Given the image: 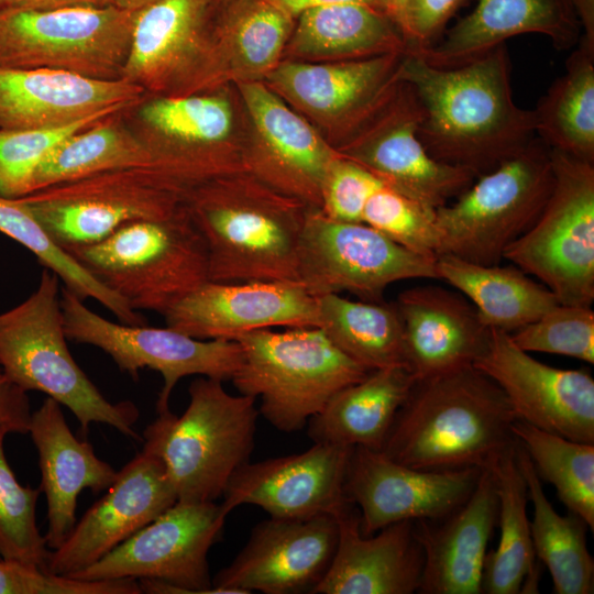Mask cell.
<instances>
[{
  "instance_id": "cell-22",
  "label": "cell",
  "mask_w": 594,
  "mask_h": 594,
  "mask_svg": "<svg viewBox=\"0 0 594 594\" xmlns=\"http://www.w3.org/2000/svg\"><path fill=\"white\" fill-rule=\"evenodd\" d=\"M166 326L196 339L237 340L274 327L319 326L317 298L300 283L208 280L164 315Z\"/></svg>"
},
{
  "instance_id": "cell-42",
  "label": "cell",
  "mask_w": 594,
  "mask_h": 594,
  "mask_svg": "<svg viewBox=\"0 0 594 594\" xmlns=\"http://www.w3.org/2000/svg\"><path fill=\"white\" fill-rule=\"evenodd\" d=\"M139 117L147 132L184 147H221L232 128L231 107L216 95L155 96Z\"/></svg>"
},
{
  "instance_id": "cell-33",
  "label": "cell",
  "mask_w": 594,
  "mask_h": 594,
  "mask_svg": "<svg viewBox=\"0 0 594 594\" xmlns=\"http://www.w3.org/2000/svg\"><path fill=\"white\" fill-rule=\"evenodd\" d=\"M436 272L470 300L490 329L513 333L559 304L543 284L515 265H484L443 254L436 258Z\"/></svg>"
},
{
  "instance_id": "cell-28",
  "label": "cell",
  "mask_w": 594,
  "mask_h": 594,
  "mask_svg": "<svg viewBox=\"0 0 594 594\" xmlns=\"http://www.w3.org/2000/svg\"><path fill=\"white\" fill-rule=\"evenodd\" d=\"M406 362L417 380L472 366L488 348L491 329L462 294L418 286L398 295Z\"/></svg>"
},
{
  "instance_id": "cell-15",
  "label": "cell",
  "mask_w": 594,
  "mask_h": 594,
  "mask_svg": "<svg viewBox=\"0 0 594 594\" xmlns=\"http://www.w3.org/2000/svg\"><path fill=\"white\" fill-rule=\"evenodd\" d=\"M420 119L414 90L399 80L339 153L371 170L392 189L437 209L463 193L477 176L430 156L418 138Z\"/></svg>"
},
{
  "instance_id": "cell-36",
  "label": "cell",
  "mask_w": 594,
  "mask_h": 594,
  "mask_svg": "<svg viewBox=\"0 0 594 594\" xmlns=\"http://www.w3.org/2000/svg\"><path fill=\"white\" fill-rule=\"evenodd\" d=\"M516 447L517 440L488 465L496 481L501 535L496 549L486 553L482 578L485 594L538 592L537 558L527 515L529 497Z\"/></svg>"
},
{
  "instance_id": "cell-18",
  "label": "cell",
  "mask_w": 594,
  "mask_h": 594,
  "mask_svg": "<svg viewBox=\"0 0 594 594\" xmlns=\"http://www.w3.org/2000/svg\"><path fill=\"white\" fill-rule=\"evenodd\" d=\"M339 537L336 516L271 517L258 522L233 561L212 579L220 594L311 593L333 559Z\"/></svg>"
},
{
  "instance_id": "cell-2",
  "label": "cell",
  "mask_w": 594,
  "mask_h": 594,
  "mask_svg": "<svg viewBox=\"0 0 594 594\" xmlns=\"http://www.w3.org/2000/svg\"><path fill=\"white\" fill-rule=\"evenodd\" d=\"M517 419L501 387L466 366L417 380L382 452L420 470L485 468L515 443Z\"/></svg>"
},
{
  "instance_id": "cell-11",
  "label": "cell",
  "mask_w": 594,
  "mask_h": 594,
  "mask_svg": "<svg viewBox=\"0 0 594 594\" xmlns=\"http://www.w3.org/2000/svg\"><path fill=\"white\" fill-rule=\"evenodd\" d=\"M185 191L154 166L109 170L19 199L66 252L100 242L123 226L158 220L184 204Z\"/></svg>"
},
{
  "instance_id": "cell-49",
  "label": "cell",
  "mask_w": 594,
  "mask_h": 594,
  "mask_svg": "<svg viewBox=\"0 0 594 594\" xmlns=\"http://www.w3.org/2000/svg\"><path fill=\"white\" fill-rule=\"evenodd\" d=\"M462 0H406L403 34L408 51L420 53L436 43Z\"/></svg>"
},
{
  "instance_id": "cell-1",
  "label": "cell",
  "mask_w": 594,
  "mask_h": 594,
  "mask_svg": "<svg viewBox=\"0 0 594 594\" xmlns=\"http://www.w3.org/2000/svg\"><path fill=\"white\" fill-rule=\"evenodd\" d=\"M398 79L416 95L421 109L418 138L439 162L480 176L535 139L534 110L519 108L513 98L505 44L468 64L449 68L406 52Z\"/></svg>"
},
{
  "instance_id": "cell-7",
  "label": "cell",
  "mask_w": 594,
  "mask_h": 594,
  "mask_svg": "<svg viewBox=\"0 0 594 594\" xmlns=\"http://www.w3.org/2000/svg\"><path fill=\"white\" fill-rule=\"evenodd\" d=\"M67 253L134 311L164 316L209 280L207 249L184 204L164 219L128 223Z\"/></svg>"
},
{
  "instance_id": "cell-54",
  "label": "cell",
  "mask_w": 594,
  "mask_h": 594,
  "mask_svg": "<svg viewBox=\"0 0 594 594\" xmlns=\"http://www.w3.org/2000/svg\"><path fill=\"white\" fill-rule=\"evenodd\" d=\"M381 9L399 26L403 32L406 0H376Z\"/></svg>"
},
{
  "instance_id": "cell-14",
  "label": "cell",
  "mask_w": 594,
  "mask_h": 594,
  "mask_svg": "<svg viewBox=\"0 0 594 594\" xmlns=\"http://www.w3.org/2000/svg\"><path fill=\"white\" fill-rule=\"evenodd\" d=\"M437 278L436 260L413 253L364 222L308 207L298 246V283L314 297L351 293L383 301L393 283Z\"/></svg>"
},
{
  "instance_id": "cell-41",
  "label": "cell",
  "mask_w": 594,
  "mask_h": 594,
  "mask_svg": "<svg viewBox=\"0 0 594 594\" xmlns=\"http://www.w3.org/2000/svg\"><path fill=\"white\" fill-rule=\"evenodd\" d=\"M0 232L30 250L81 299L92 298L111 311L120 322L143 324L144 318L112 290L101 284L47 234L31 210L19 198L0 196Z\"/></svg>"
},
{
  "instance_id": "cell-51",
  "label": "cell",
  "mask_w": 594,
  "mask_h": 594,
  "mask_svg": "<svg viewBox=\"0 0 594 594\" xmlns=\"http://www.w3.org/2000/svg\"><path fill=\"white\" fill-rule=\"evenodd\" d=\"M81 6H90V7L112 6V0H12L6 10H9V9L50 10V9H57V8H64V7H81Z\"/></svg>"
},
{
  "instance_id": "cell-44",
  "label": "cell",
  "mask_w": 594,
  "mask_h": 594,
  "mask_svg": "<svg viewBox=\"0 0 594 594\" xmlns=\"http://www.w3.org/2000/svg\"><path fill=\"white\" fill-rule=\"evenodd\" d=\"M121 111L125 110L103 111L52 129L0 130V196L29 195L35 170L55 147L70 135Z\"/></svg>"
},
{
  "instance_id": "cell-9",
  "label": "cell",
  "mask_w": 594,
  "mask_h": 594,
  "mask_svg": "<svg viewBox=\"0 0 594 594\" xmlns=\"http://www.w3.org/2000/svg\"><path fill=\"white\" fill-rule=\"evenodd\" d=\"M553 186L535 223L505 251L559 304L594 300V164L550 148Z\"/></svg>"
},
{
  "instance_id": "cell-43",
  "label": "cell",
  "mask_w": 594,
  "mask_h": 594,
  "mask_svg": "<svg viewBox=\"0 0 594 594\" xmlns=\"http://www.w3.org/2000/svg\"><path fill=\"white\" fill-rule=\"evenodd\" d=\"M0 437V550L3 559L35 564L47 570L45 537L36 524L40 488L21 485L11 470Z\"/></svg>"
},
{
  "instance_id": "cell-37",
  "label": "cell",
  "mask_w": 594,
  "mask_h": 594,
  "mask_svg": "<svg viewBox=\"0 0 594 594\" xmlns=\"http://www.w3.org/2000/svg\"><path fill=\"white\" fill-rule=\"evenodd\" d=\"M517 460L532 504L530 530L536 558L552 580L556 594H592L594 560L586 543L587 524L569 512L559 514L547 498L527 452L517 441Z\"/></svg>"
},
{
  "instance_id": "cell-3",
  "label": "cell",
  "mask_w": 594,
  "mask_h": 594,
  "mask_svg": "<svg viewBox=\"0 0 594 594\" xmlns=\"http://www.w3.org/2000/svg\"><path fill=\"white\" fill-rule=\"evenodd\" d=\"M184 205L205 242L211 282H297L308 207L248 172L187 189Z\"/></svg>"
},
{
  "instance_id": "cell-19",
  "label": "cell",
  "mask_w": 594,
  "mask_h": 594,
  "mask_svg": "<svg viewBox=\"0 0 594 594\" xmlns=\"http://www.w3.org/2000/svg\"><path fill=\"white\" fill-rule=\"evenodd\" d=\"M481 469H414L382 451L354 447L345 494L360 509L361 532L370 536L394 522L447 516L472 493Z\"/></svg>"
},
{
  "instance_id": "cell-12",
  "label": "cell",
  "mask_w": 594,
  "mask_h": 594,
  "mask_svg": "<svg viewBox=\"0 0 594 594\" xmlns=\"http://www.w3.org/2000/svg\"><path fill=\"white\" fill-rule=\"evenodd\" d=\"M228 514L215 502H176L105 557L70 576L136 579L142 593L220 594L213 588L208 553Z\"/></svg>"
},
{
  "instance_id": "cell-39",
  "label": "cell",
  "mask_w": 594,
  "mask_h": 594,
  "mask_svg": "<svg viewBox=\"0 0 594 594\" xmlns=\"http://www.w3.org/2000/svg\"><path fill=\"white\" fill-rule=\"evenodd\" d=\"M316 298L318 328L348 358L367 371L407 366L404 327L395 304L351 300L340 294Z\"/></svg>"
},
{
  "instance_id": "cell-46",
  "label": "cell",
  "mask_w": 594,
  "mask_h": 594,
  "mask_svg": "<svg viewBox=\"0 0 594 594\" xmlns=\"http://www.w3.org/2000/svg\"><path fill=\"white\" fill-rule=\"evenodd\" d=\"M510 337L526 352L559 354L594 363V312L591 307L558 304Z\"/></svg>"
},
{
  "instance_id": "cell-35",
  "label": "cell",
  "mask_w": 594,
  "mask_h": 594,
  "mask_svg": "<svg viewBox=\"0 0 594 594\" xmlns=\"http://www.w3.org/2000/svg\"><path fill=\"white\" fill-rule=\"evenodd\" d=\"M216 25L208 88L222 78L244 81L267 75L279 62L294 29V18L271 0L228 2Z\"/></svg>"
},
{
  "instance_id": "cell-56",
  "label": "cell",
  "mask_w": 594,
  "mask_h": 594,
  "mask_svg": "<svg viewBox=\"0 0 594 594\" xmlns=\"http://www.w3.org/2000/svg\"><path fill=\"white\" fill-rule=\"evenodd\" d=\"M12 0H0V12L6 10Z\"/></svg>"
},
{
  "instance_id": "cell-57",
  "label": "cell",
  "mask_w": 594,
  "mask_h": 594,
  "mask_svg": "<svg viewBox=\"0 0 594 594\" xmlns=\"http://www.w3.org/2000/svg\"><path fill=\"white\" fill-rule=\"evenodd\" d=\"M231 1H234V0H222V2H224V3H228V2H231Z\"/></svg>"
},
{
  "instance_id": "cell-31",
  "label": "cell",
  "mask_w": 594,
  "mask_h": 594,
  "mask_svg": "<svg viewBox=\"0 0 594 594\" xmlns=\"http://www.w3.org/2000/svg\"><path fill=\"white\" fill-rule=\"evenodd\" d=\"M416 382L404 365L371 371L329 399L308 421V436L314 442L382 451Z\"/></svg>"
},
{
  "instance_id": "cell-26",
  "label": "cell",
  "mask_w": 594,
  "mask_h": 594,
  "mask_svg": "<svg viewBox=\"0 0 594 594\" xmlns=\"http://www.w3.org/2000/svg\"><path fill=\"white\" fill-rule=\"evenodd\" d=\"M498 521L494 473L481 469L469 497L436 520H417L424 551L420 594H480L487 544Z\"/></svg>"
},
{
  "instance_id": "cell-8",
  "label": "cell",
  "mask_w": 594,
  "mask_h": 594,
  "mask_svg": "<svg viewBox=\"0 0 594 594\" xmlns=\"http://www.w3.org/2000/svg\"><path fill=\"white\" fill-rule=\"evenodd\" d=\"M477 177L454 202L436 209L438 256L499 264L506 249L535 223L550 196V147L535 138L519 153Z\"/></svg>"
},
{
  "instance_id": "cell-13",
  "label": "cell",
  "mask_w": 594,
  "mask_h": 594,
  "mask_svg": "<svg viewBox=\"0 0 594 594\" xmlns=\"http://www.w3.org/2000/svg\"><path fill=\"white\" fill-rule=\"evenodd\" d=\"M61 305L68 340L102 350L133 380L143 369L162 375L157 414L169 409L172 392L183 377L200 375L231 381L241 364L242 349L237 340H201L167 326L112 322L90 310L84 299L65 287L61 290Z\"/></svg>"
},
{
  "instance_id": "cell-5",
  "label": "cell",
  "mask_w": 594,
  "mask_h": 594,
  "mask_svg": "<svg viewBox=\"0 0 594 594\" xmlns=\"http://www.w3.org/2000/svg\"><path fill=\"white\" fill-rule=\"evenodd\" d=\"M59 278L45 268L35 292L0 314V365L26 393L38 391L67 407L87 432L106 424L140 439L139 408L131 400L109 402L76 363L67 345Z\"/></svg>"
},
{
  "instance_id": "cell-55",
  "label": "cell",
  "mask_w": 594,
  "mask_h": 594,
  "mask_svg": "<svg viewBox=\"0 0 594 594\" xmlns=\"http://www.w3.org/2000/svg\"><path fill=\"white\" fill-rule=\"evenodd\" d=\"M157 0H112V6L131 10V11H138Z\"/></svg>"
},
{
  "instance_id": "cell-6",
  "label": "cell",
  "mask_w": 594,
  "mask_h": 594,
  "mask_svg": "<svg viewBox=\"0 0 594 594\" xmlns=\"http://www.w3.org/2000/svg\"><path fill=\"white\" fill-rule=\"evenodd\" d=\"M237 341L242 360L233 385L239 394L260 398L258 414L283 432L304 429L337 392L371 372L318 327L262 329Z\"/></svg>"
},
{
  "instance_id": "cell-4",
  "label": "cell",
  "mask_w": 594,
  "mask_h": 594,
  "mask_svg": "<svg viewBox=\"0 0 594 594\" xmlns=\"http://www.w3.org/2000/svg\"><path fill=\"white\" fill-rule=\"evenodd\" d=\"M222 383L196 378L188 388L186 410L180 416L169 409L158 413L143 431L142 450L162 460L177 502H215L234 472L250 461L256 399L232 395Z\"/></svg>"
},
{
  "instance_id": "cell-23",
  "label": "cell",
  "mask_w": 594,
  "mask_h": 594,
  "mask_svg": "<svg viewBox=\"0 0 594 594\" xmlns=\"http://www.w3.org/2000/svg\"><path fill=\"white\" fill-rule=\"evenodd\" d=\"M239 84L263 143V150L245 160V172L277 193L320 209L323 180L340 153L268 87L252 80Z\"/></svg>"
},
{
  "instance_id": "cell-30",
  "label": "cell",
  "mask_w": 594,
  "mask_h": 594,
  "mask_svg": "<svg viewBox=\"0 0 594 594\" xmlns=\"http://www.w3.org/2000/svg\"><path fill=\"white\" fill-rule=\"evenodd\" d=\"M580 31L571 0H479L473 12L441 42L418 54L431 65L449 68L468 64L524 33L547 35L557 50H569L578 44Z\"/></svg>"
},
{
  "instance_id": "cell-21",
  "label": "cell",
  "mask_w": 594,
  "mask_h": 594,
  "mask_svg": "<svg viewBox=\"0 0 594 594\" xmlns=\"http://www.w3.org/2000/svg\"><path fill=\"white\" fill-rule=\"evenodd\" d=\"M107 490L67 539L50 551L47 571L70 575L86 569L177 502L164 463L143 450L118 472Z\"/></svg>"
},
{
  "instance_id": "cell-38",
  "label": "cell",
  "mask_w": 594,
  "mask_h": 594,
  "mask_svg": "<svg viewBox=\"0 0 594 594\" xmlns=\"http://www.w3.org/2000/svg\"><path fill=\"white\" fill-rule=\"evenodd\" d=\"M536 134L550 148L594 164V45L582 36L534 109Z\"/></svg>"
},
{
  "instance_id": "cell-25",
  "label": "cell",
  "mask_w": 594,
  "mask_h": 594,
  "mask_svg": "<svg viewBox=\"0 0 594 594\" xmlns=\"http://www.w3.org/2000/svg\"><path fill=\"white\" fill-rule=\"evenodd\" d=\"M404 54L330 64L287 61L278 63L266 78L274 90L295 106L353 133L399 81Z\"/></svg>"
},
{
  "instance_id": "cell-48",
  "label": "cell",
  "mask_w": 594,
  "mask_h": 594,
  "mask_svg": "<svg viewBox=\"0 0 594 594\" xmlns=\"http://www.w3.org/2000/svg\"><path fill=\"white\" fill-rule=\"evenodd\" d=\"M383 184L371 170L340 154L323 180L320 210L333 220L362 222L369 198Z\"/></svg>"
},
{
  "instance_id": "cell-24",
  "label": "cell",
  "mask_w": 594,
  "mask_h": 594,
  "mask_svg": "<svg viewBox=\"0 0 594 594\" xmlns=\"http://www.w3.org/2000/svg\"><path fill=\"white\" fill-rule=\"evenodd\" d=\"M145 92L123 79L98 80L51 68L0 66V130L52 129L139 106Z\"/></svg>"
},
{
  "instance_id": "cell-50",
  "label": "cell",
  "mask_w": 594,
  "mask_h": 594,
  "mask_svg": "<svg viewBox=\"0 0 594 594\" xmlns=\"http://www.w3.org/2000/svg\"><path fill=\"white\" fill-rule=\"evenodd\" d=\"M31 416L26 392L14 384L0 365V437L28 433Z\"/></svg>"
},
{
  "instance_id": "cell-10",
  "label": "cell",
  "mask_w": 594,
  "mask_h": 594,
  "mask_svg": "<svg viewBox=\"0 0 594 594\" xmlns=\"http://www.w3.org/2000/svg\"><path fill=\"white\" fill-rule=\"evenodd\" d=\"M136 11L114 6L0 12V66L120 80Z\"/></svg>"
},
{
  "instance_id": "cell-29",
  "label": "cell",
  "mask_w": 594,
  "mask_h": 594,
  "mask_svg": "<svg viewBox=\"0 0 594 594\" xmlns=\"http://www.w3.org/2000/svg\"><path fill=\"white\" fill-rule=\"evenodd\" d=\"M36 448L41 470L40 491L47 505L48 549H57L70 535L76 520L77 499L88 488L107 490L118 472L99 459L92 446L72 432L61 404L46 397L32 413L29 432Z\"/></svg>"
},
{
  "instance_id": "cell-27",
  "label": "cell",
  "mask_w": 594,
  "mask_h": 594,
  "mask_svg": "<svg viewBox=\"0 0 594 594\" xmlns=\"http://www.w3.org/2000/svg\"><path fill=\"white\" fill-rule=\"evenodd\" d=\"M353 506L336 516L339 527L337 549L329 569L311 594L418 593L424 551L415 521L394 522L365 536Z\"/></svg>"
},
{
  "instance_id": "cell-45",
  "label": "cell",
  "mask_w": 594,
  "mask_h": 594,
  "mask_svg": "<svg viewBox=\"0 0 594 594\" xmlns=\"http://www.w3.org/2000/svg\"><path fill=\"white\" fill-rule=\"evenodd\" d=\"M362 222L413 253L435 260L438 256L439 231L436 209L385 184L369 198Z\"/></svg>"
},
{
  "instance_id": "cell-17",
  "label": "cell",
  "mask_w": 594,
  "mask_h": 594,
  "mask_svg": "<svg viewBox=\"0 0 594 594\" xmlns=\"http://www.w3.org/2000/svg\"><path fill=\"white\" fill-rule=\"evenodd\" d=\"M473 366L501 387L519 420L594 443V380L588 371L539 362L497 329H491L488 348Z\"/></svg>"
},
{
  "instance_id": "cell-40",
  "label": "cell",
  "mask_w": 594,
  "mask_h": 594,
  "mask_svg": "<svg viewBox=\"0 0 594 594\" xmlns=\"http://www.w3.org/2000/svg\"><path fill=\"white\" fill-rule=\"evenodd\" d=\"M512 432L538 476L550 483L569 512L594 529V443L566 439L515 420Z\"/></svg>"
},
{
  "instance_id": "cell-20",
  "label": "cell",
  "mask_w": 594,
  "mask_h": 594,
  "mask_svg": "<svg viewBox=\"0 0 594 594\" xmlns=\"http://www.w3.org/2000/svg\"><path fill=\"white\" fill-rule=\"evenodd\" d=\"M353 448L314 442L301 453L249 461L231 476L221 506L228 515L235 507L250 504L273 518L337 516L353 504L345 494Z\"/></svg>"
},
{
  "instance_id": "cell-58",
  "label": "cell",
  "mask_w": 594,
  "mask_h": 594,
  "mask_svg": "<svg viewBox=\"0 0 594 594\" xmlns=\"http://www.w3.org/2000/svg\"><path fill=\"white\" fill-rule=\"evenodd\" d=\"M2 559L1 550H0V560Z\"/></svg>"
},
{
  "instance_id": "cell-47",
  "label": "cell",
  "mask_w": 594,
  "mask_h": 594,
  "mask_svg": "<svg viewBox=\"0 0 594 594\" xmlns=\"http://www.w3.org/2000/svg\"><path fill=\"white\" fill-rule=\"evenodd\" d=\"M136 579L86 580L18 560H0V594H140Z\"/></svg>"
},
{
  "instance_id": "cell-52",
  "label": "cell",
  "mask_w": 594,
  "mask_h": 594,
  "mask_svg": "<svg viewBox=\"0 0 594 594\" xmlns=\"http://www.w3.org/2000/svg\"><path fill=\"white\" fill-rule=\"evenodd\" d=\"M271 1L275 3L277 7H279L280 9H283L285 12H287L294 19H296L299 14H301L305 11H308L315 8L331 6V4H339V3H363V4H369V6H372L382 10L376 0H271Z\"/></svg>"
},
{
  "instance_id": "cell-34",
  "label": "cell",
  "mask_w": 594,
  "mask_h": 594,
  "mask_svg": "<svg viewBox=\"0 0 594 594\" xmlns=\"http://www.w3.org/2000/svg\"><path fill=\"white\" fill-rule=\"evenodd\" d=\"M127 111L64 140L35 170L30 194L109 170L152 166L162 143L146 130L139 133L130 129L122 120Z\"/></svg>"
},
{
  "instance_id": "cell-53",
  "label": "cell",
  "mask_w": 594,
  "mask_h": 594,
  "mask_svg": "<svg viewBox=\"0 0 594 594\" xmlns=\"http://www.w3.org/2000/svg\"><path fill=\"white\" fill-rule=\"evenodd\" d=\"M571 3L583 30L581 36L594 45V0H571Z\"/></svg>"
},
{
  "instance_id": "cell-32",
  "label": "cell",
  "mask_w": 594,
  "mask_h": 594,
  "mask_svg": "<svg viewBox=\"0 0 594 594\" xmlns=\"http://www.w3.org/2000/svg\"><path fill=\"white\" fill-rule=\"evenodd\" d=\"M296 20L286 44L295 56L348 61L408 51L399 26L385 12L369 4L315 8Z\"/></svg>"
},
{
  "instance_id": "cell-16",
  "label": "cell",
  "mask_w": 594,
  "mask_h": 594,
  "mask_svg": "<svg viewBox=\"0 0 594 594\" xmlns=\"http://www.w3.org/2000/svg\"><path fill=\"white\" fill-rule=\"evenodd\" d=\"M222 0H157L136 11L122 79L155 96L207 89Z\"/></svg>"
}]
</instances>
